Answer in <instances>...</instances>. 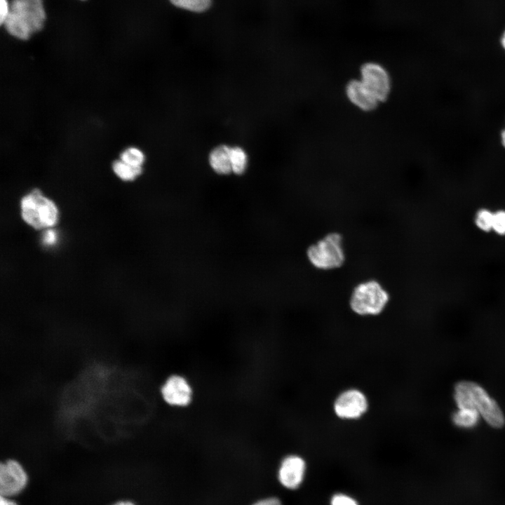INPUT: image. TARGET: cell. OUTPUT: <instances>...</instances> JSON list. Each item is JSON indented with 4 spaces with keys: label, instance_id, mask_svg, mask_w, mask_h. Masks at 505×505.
I'll use <instances>...</instances> for the list:
<instances>
[{
    "label": "cell",
    "instance_id": "10",
    "mask_svg": "<svg viewBox=\"0 0 505 505\" xmlns=\"http://www.w3.org/2000/svg\"><path fill=\"white\" fill-rule=\"evenodd\" d=\"M163 399L174 406H185L191 399V388L188 382L182 376L170 377L161 389Z\"/></svg>",
    "mask_w": 505,
    "mask_h": 505
},
{
    "label": "cell",
    "instance_id": "20",
    "mask_svg": "<svg viewBox=\"0 0 505 505\" xmlns=\"http://www.w3.org/2000/svg\"><path fill=\"white\" fill-rule=\"evenodd\" d=\"M330 505H358V504L353 497L343 493H337L332 497Z\"/></svg>",
    "mask_w": 505,
    "mask_h": 505
},
{
    "label": "cell",
    "instance_id": "5",
    "mask_svg": "<svg viewBox=\"0 0 505 505\" xmlns=\"http://www.w3.org/2000/svg\"><path fill=\"white\" fill-rule=\"evenodd\" d=\"M21 208L23 220L35 229L50 227L57 222L56 206L38 189L22 199Z\"/></svg>",
    "mask_w": 505,
    "mask_h": 505
},
{
    "label": "cell",
    "instance_id": "3",
    "mask_svg": "<svg viewBox=\"0 0 505 505\" xmlns=\"http://www.w3.org/2000/svg\"><path fill=\"white\" fill-rule=\"evenodd\" d=\"M306 256L309 264L321 271H332L341 268L346 260V252L342 235L330 231L309 245Z\"/></svg>",
    "mask_w": 505,
    "mask_h": 505
},
{
    "label": "cell",
    "instance_id": "12",
    "mask_svg": "<svg viewBox=\"0 0 505 505\" xmlns=\"http://www.w3.org/2000/svg\"><path fill=\"white\" fill-rule=\"evenodd\" d=\"M230 149V147L223 144L216 147L210 153L209 164L215 173L221 175L231 173Z\"/></svg>",
    "mask_w": 505,
    "mask_h": 505
},
{
    "label": "cell",
    "instance_id": "28",
    "mask_svg": "<svg viewBox=\"0 0 505 505\" xmlns=\"http://www.w3.org/2000/svg\"><path fill=\"white\" fill-rule=\"evenodd\" d=\"M504 36H505V32H504Z\"/></svg>",
    "mask_w": 505,
    "mask_h": 505
},
{
    "label": "cell",
    "instance_id": "18",
    "mask_svg": "<svg viewBox=\"0 0 505 505\" xmlns=\"http://www.w3.org/2000/svg\"><path fill=\"white\" fill-rule=\"evenodd\" d=\"M494 213L487 209L480 210L475 219L476 226L482 231H490L492 229Z\"/></svg>",
    "mask_w": 505,
    "mask_h": 505
},
{
    "label": "cell",
    "instance_id": "21",
    "mask_svg": "<svg viewBox=\"0 0 505 505\" xmlns=\"http://www.w3.org/2000/svg\"><path fill=\"white\" fill-rule=\"evenodd\" d=\"M10 11V6L7 0H0V22L4 24Z\"/></svg>",
    "mask_w": 505,
    "mask_h": 505
},
{
    "label": "cell",
    "instance_id": "19",
    "mask_svg": "<svg viewBox=\"0 0 505 505\" xmlns=\"http://www.w3.org/2000/svg\"><path fill=\"white\" fill-rule=\"evenodd\" d=\"M492 229L500 235H505V210L494 213Z\"/></svg>",
    "mask_w": 505,
    "mask_h": 505
},
{
    "label": "cell",
    "instance_id": "22",
    "mask_svg": "<svg viewBox=\"0 0 505 505\" xmlns=\"http://www.w3.org/2000/svg\"><path fill=\"white\" fill-rule=\"evenodd\" d=\"M57 241V234L53 230H48L43 236V242L47 245H53Z\"/></svg>",
    "mask_w": 505,
    "mask_h": 505
},
{
    "label": "cell",
    "instance_id": "9",
    "mask_svg": "<svg viewBox=\"0 0 505 505\" xmlns=\"http://www.w3.org/2000/svg\"><path fill=\"white\" fill-rule=\"evenodd\" d=\"M305 460L297 454L285 457L281 463L278 480L288 489H297L302 483L306 472Z\"/></svg>",
    "mask_w": 505,
    "mask_h": 505
},
{
    "label": "cell",
    "instance_id": "13",
    "mask_svg": "<svg viewBox=\"0 0 505 505\" xmlns=\"http://www.w3.org/2000/svg\"><path fill=\"white\" fill-rule=\"evenodd\" d=\"M479 412L474 408H460L452 416L454 424L461 428L471 429L477 425Z\"/></svg>",
    "mask_w": 505,
    "mask_h": 505
},
{
    "label": "cell",
    "instance_id": "25",
    "mask_svg": "<svg viewBox=\"0 0 505 505\" xmlns=\"http://www.w3.org/2000/svg\"><path fill=\"white\" fill-rule=\"evenodd\" d=\"M500 141L501 145L505 148V128L500 133Z\"/></svg>",
    "mask_w": 505,
    "mask_h": 505
},
{
    "label": "cell",
    "instance_id": "7",
    "mask_svg": "<svg viewBox=\"0 0 505 505\" xmlns=\"http://www.w3.org/2000/svg\"><path fill=\"white\" fill-rule=\"evenodd\" d=\"M361 81L379 102L386 101L390 94L391 82L386 69L380 64L368 62L360 69Z\"/></svg>",
    "mask_w": 505,
    "mask_h": 505
},
{
    "label": "cell",
    "instance_id": "14",
    "mask_svg": "<svg viewBox=\"0 0 505 505\" xmlns=\"http://www.w3.org/2000/svg\"><path fill=\"white\" fill-rule=\"evenodd\" d=\"M177 8L194 13H203L212 6L213 0H168Z\"/></svg>",
    "mask_w": 505,
    "mask_h": 505
},
{
    "label": "cell",
    "instance_id": "23",
    "mask_svg": "<svg viewBox=\"0 0 505 505\" xmlns=\"http://www.w3.org/2000/svg\"><path fill=\"white\" fill-rule=\"evenodd\" d=\"M253 505H282L281 501L275 497H270L262 499Z\"/></svg>",
    "mask_w": 505,
    "mask_h": 505
},
{
    "label": "cell",
    "instance_id": "11",
    "mask_svg": "<svg viewBox=\"0 0 505 505\" xmlns=\"http://www.w3.org/2000/svg\"><path fill=\"white\" fill-rule=\"evenodd\" d=\"M345 92L349 100L362 111H372L379 102L361 80L349 81Z\"/></svg>",
    "mask_w": 505,
    "mask_h": 505
},
{
    "label": "cell",
    "instance_id": "16",
    "mask_svg": "<svg viewBox=\"0 0 505 505\" xmlns=\"http://www.w3.org/2000/svg\"><path fill=\"white\" fill-rule=\"evenodd\" d=\"M112 166L116 175L123 180H133L142 173V168L133 167L121 160L115 161Z\"/></svg>",
    "mask_w": 505,
    "mask_h": 505
},
{
    "label": "cell",
    "instance_id": "8",
    "mask_svg": "<svg viewBox=\"0 0 505 505\" xmlns=\"http://www.w3.org/2000/svg\"><path fill=\"white\" fill-rule=\"evenodd\" d=\"M27 475L15 460H8L0 466L1 496L8 497L20 493L26 486Z\"/></svg>",
    "mask_w": 505,
    "mask_h": 505
},
{
    "label": "cell",
    "instance_id": "4",
    "mask_svg": "<svg viewBox=\"0 0 505 505\" xmlns=\"http://www.w3.org/2000/svg\"><path fill=\"white\" fill-rule=\"evenodd\" d=\"M454 391L464 394L471 406L492 427L501 428L504 425V414L496 401L478 384L462 381L455 385Z\"/></svg>",
    "mask_w": 505,
    "mask_h": 505
},
{
    "label": "cell",
    "instance_id": "24",
    "mask_svg": "<svg viewBox=\"0 0 505 505\" xmlns=\"http://www.w3.org/2000/svg\"><path fill=\"white\" fill-rule=\"evenodd\" d=\"M0 505H18V504L15 501L8 499V497L1 496Z\"/></svg>",
    "mask_w": 505,
    "mask_h": 505
},
{
    "label": "cell",
    "instance_id": "27",
    "mask_svg": "<svg viewBox=\"0 0 505 505\" xmlns=\"http://www.w3.org/2000/svg\"><path fill=\"white\" fill-rule=\"evenodd\" d=\"M501 43L502 47L505 50V36H503V37L501 38Z\"/></svg>",
    "mask_w": 505,
    "mask_h": 505
},
{
    "label": "cell",
    "instance_id": "26",
    "mask_svg": "<svg viewBox=\"0 0 505 505\" xmlns=\"http://www.w3.org/2000/svg\"><path fill=\"white\" fill-rule=\"evenodd\" d=\"M113 505H135V504L128 501H122L117 502Z\"/></svg>",
    "mask_w": 505,
    "mask_h": 505
},
{
    "label": "cell",
    "instance_id": "6",
    "mask_svg": "<svg viewBox=\"0 0 505 505\" xmlns=\"http://www.w3.org/2000/svg\"><path fill=\"white\" fill-rule=\"evenodd\" d=\"M370 400L367 394L357 387H348L339 392L333 400L332 410L339 420L354 422L368 412Z\"/></svg>",
    "mask_w": 505,
    "mask_h": 505
},
{
    "label": "cell",
    "instance_id": "2",
    "mask_svg": "<svg viewBox=\"0 0 505 505\" xmlns=\"http://www.w3.org/2000/svg\"><path fill=\"white\" fill-rule=\"evenodd\" d=\"M390 300L389 292L375 279L358 283L349 298L350 310L361 317H375L386 309Z\"/></svg>",
    "mask_w": 505,
    "mask_h": 505
},
{
    "label": "cell",
    "instance_id": "15",
    "mask_svg": "<svg viewBox=\"0 0 505 505\" xmlns=\"http://www.w3.org/2000/svg\"><path fill=\"white\" fill-rule=\"evenodd\" d=\"M230 161L232 173L241 175L246 170L248 156L243 148L240 147H231Z\"/></svg>",
    "mask_w": 505,
    "mask_h": 505
},
{
    "label": "cell",
    "instance_id": "1",
    "mask_svg": "<svg viewBox=\"0 0 505 505\" xmlns=\"http://www.w3.org/2000/svg\"><path fill=\"white\" fill-rule=\"evenodd\" d=\"M46 13L42 0H13L4 22L8 32L20 39H27L43 26Z\"/></svg>",
    "mask_w": 505,
    "mask_h": 505
},
{
    "label": "cell",
    "instance_id": "17",
    "mask_svg": "<svg viewBox=\"0 0 505 505\" xmlns=\"http://www.w3.org/2000/svg\"><path fill=\"white\" fill-rule=\"evenodd\" d=\"M120 158L124 163L135 168H142L144 161V154L135 147H130L123 151Z\"/></svg>",
    "mask_w": 505,
    "mask_h": 505
}]
</instances>
